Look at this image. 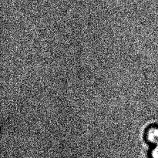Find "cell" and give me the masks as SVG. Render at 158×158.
<instances>
[{"label": "cell", "instance_id": "obj_1", "mask_svg": "<svg viewBox=\"0 0 158 158\" xmlns=\"http://www.w3.org/2000/svg\"><path fill=\"white\" fill-rule=\"evenodd\" d=\"M147 140L155 146L158 144V127H153L149 128L147 133Z\"/></svg>", "mask_w": 158, "mask_h": 158}, {"label": "cell", "instance_id": "obj_2", "mask_svg": "<svg viewBox=\"0 0 158 158\" xmlns=\"http://www.w3.org/2000/svg\"><path fill=\"white\" fill-rule=\"evenodd\" d=\"M151 155H152V158H158V144L156 145L155 148H154Z\"/></svg>", "mask_w": 158, "mask_h": 158}]
</instances>
